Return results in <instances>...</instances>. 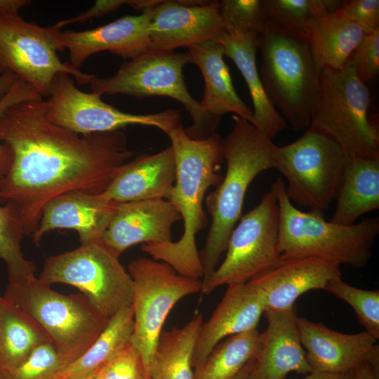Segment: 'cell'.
<instances>
[{"mask_svg": "<svg viewBox=\"0 0 379 379\" xmlns=\"http://www.w3.org/2000/svg\"><path fill=\"white\" fill-rule=\"evenodd\" d=\"M0 142L13 154L0 204L16 208L29 237L50 200L72 191L103 193L135 154L121 131L81 135L53 124L43 98L17 103L0 115Z\"/></svg>", "mask_w": 379, "mask_h": 379, "instance_id": "cell-1", "label": "cell"}, {"mask_svg": "<svg viewBox=\"0 0 379 379\" xmlns=\"http://www.w3.org/2000/svg\"><path fill=\"white\" fill-rule=\"evenodd\" d=\"M225 33L218 1H162L152 10L149 51L170 52L204 41H220Z\"/></svg>", "mask_w": 379, "mask_h": 379, "instance_id": "cell-15", "label": "cell"}, {"mask_svg": "<svg viewBox=\"0 0 379 379\" xmlns=\"http://www.w3.org/2000/svg\"><path fill=\"white\" fill-rule=\"evenodd\" d=\"M203 321L202 315L197 314L181 328L162 330L148 379H194L192 358Z\"/></svg>", "mask_w": 379, "mask_h": 379, "instance_id": "cell-28", "label": "cell"}, {"mask_svg": "<svg viewBox=\"0 0 379 379\" xmlns=\"http://www.w3.org/2000/svg\"><path fill=\"white\" fill-rule=\"evenodd\" d=\"M302 379H354V371L348 373L311 371Z\"/></svg>", "mask_w": 379, "mask_h": 379, "instance_id": "cell-43", "label": "cell"}, {"mask_svg": "<svg viewBox=\"0 0 379 379\" xmlns=\"http://www.w3.org/2000/svg\"><path fill=\"white\" fill-rule=\"evenodd\" d=\"M175 178V155L170 145L157 153L143 154L125 163L102 195L112 203L168 200Z\"/></svg>", "mask_w": 379, "mask_h": 379, "instance_id": "cell-23", "label": "cell"}, {"mask_svg": "<svg viewBox=\"0 0 379 379\" xmlns=\"http://www.w3.org/2000/svg\"><path fill=\"white\" fill-rule=\"evenodd\" d=\"M262 338L258 328L226 338L194 370V379H233L258 357Z\"/></svg>", "mask_w": 379, "mask_h": 379, "instance_id": "cell-31", "label": "cell"}, {"mask_svg": "<svg viewBox=\"0 0 379 379\" xmlns=\"http://www.w3.org/2000/svg\"><path fill=\"white\" fill-rule=\"evenodd\" d=\"M95 373L88 375H85V376H83V377L77 378H75V379H93Z\"/></svg>", "mask_w": 379, "mask_h": 379, "instance_id": "cell-47", "label": "cell"}, {"mask_svg": "<svg viewBox=\"0 0 379 379\" xmlns=\"http://www.w3.org/2000/svg\"><path fill=\"white\" fill-rule=\"evenodd\" d=\"M46 343L49 338L38 324L0 295V371L19 364Z\"/></svg>", "mask_w": 379, "mask_h": 379, "instance_id": "cell-30", "label": "cell"}, {"mask_svg": "<svg viewBox=\"0 0 379 379\" xmlns=\"http://www.w3.org/2000/svg\"><path fill=\"white\" fill-rule=\"evenodd\" d=\"M265 308L257 292L248 284L228 286L207 321L202 323L195 341L192 365H201L223 339L258 328Z\"/></svg>", "mask_w": 379, "mask_h": 379, "instance_id": "cell-21", "label": "cell"}, {"mask_svg": "<svg viewBox=\"0 0 379 379\" xmlns=\"http://www.w3.org/2000/svg\"><path fill=\"white\" fill-rule=\"evenodd\" d=\"M255 359L250 361L233 379H252Z\"/></svg>", "mask_w": 379, "mask_h": 379, "instance_id": "cell-46", "label": "cell"}, {"mask_svg": "<svg viewBox=\"0 0 379 379\" xmlns=\"http://www.w3.org/2000/svg\"><path fill=\"white\" fill-rule=\"evenodd\" d=\"M347 65L357 76L367 84L379 73V29L365 34L352 53Z\"/></svg>", "mask_w": 379, "mask_h": 379, "instance_id": "cell-38", "label": "cell"}, {"mask_svg": "<svg viewBox=\"0 0 379 379\" xmlns=\"http://www.w3.org/2000/svg\"><path fill=\"white\" fill-rule=\"evenodd\" d=\"M267 329L255 359L252 379H284L288 373L312 371L302 345L295 306L283 311L265 310Z\"/></svg>", "mask_w": 379, "mask_h": 379, "instance_id": "cell-22", "label": "cell"}, {"mask_svg": "<svg viewBox=\"0 0 379 379\" xmlns=\"http://www.w3.org/2000/svg\"><path fill=\"white\" fill-rule=\"evenodd\" d=\"M277 197L281 258L319 257L340 265L364 267L371 257L379 233V218H366L343 225L326 221L322 212H304L287 197L285 183L278 178L272 185Z\"/></svg>", "mask_w": 379, "mask_h": 379, "instance_id": "cell-5", "label": "cell"}, {"mask_svg": "<svg viewBox=\"0 0 379 379\" xmlns=\"http://www.w3.org/2000/svg\"><path fill=\"white\" fill-rule=\"evenodd\" d=\"M96 373L99 379H147L142 357L131 343Z\"/></svg>", "mask_w": 379, "mask_h": 379, "instance_id": "cell-37", "label": "cell"}, {"mask_svg": "<svg viewBox=\"0 0 379 379\" xmlns=\"http://www.w3.org/2000/svg\"><path fill=\"white\" fill-rule=\"evenodd\" d=\"M102 242L48 258L39 279L79 289L103 315L110 319L131 307L133 281L128 272Z\"/></svg>", "mask_w": 379, "mask_h": 379, "instance_id": "cell-10", "label": "cell"}, {"mask_svg": "<svg viewBox=\"0 0 379 379\" xmlns=\"http://www.w3.org/2000/svg\"><path fill=\"white\" fill-rule=\"evenodd\" d=\"M180 220V213L167 199L115 203L102 241L119 257L127 248L140 243L171 241L172 227Z\"/></svg>", "mask_w": 379, "mask_h": 379, "instance_id": "cell-19", "label": "cell"}, {"mask_svg": "<svg viewBox=\"0 0 379 379\" xmlns=\"http://www.w3.org/2000/svg\"><path fill=\"white\" fill-rule=\"evenodd\" d=\"M231 131L221 139L222 157L226 172L220 183L206 199L211 225L204 246L199 252L206 281L218 267L226 250L228 239L241 217L244 197L248 186L263 171L274 168L275 145L248 120L232 117Z\"/></svg>", "mask_w": 379, "mask_h": 379, "instance_id": "cell-3", "label": "cell"}, {"mask_svg": "<svg viewBox=\"0 0 379 379\" xmlns=\"http://www.w3.org/2000/svg\"><path fill=\"white\" fill-rule=\"evenodd\" d=\"M297 324L312 371L348 373L364 364L379 370L378 340L367 332L342 333L303 317Z\"/></svg>", "mask_w": 379, "mask_h": 379, "instance_id": "cell-17", "label": "cell"}, {"mask_svg": "<svg viewBox=\"0 0 379 379\" xmlns=\"http://www.w3.org/2000/svg\"><path fill=\"white\" fill-rule=\"evenodd\" d=\"M368 86L347 65L324 69L310 126L328 135L352 157L379 159V131L368 118Z\"/></svg>", "mask_w": 379, "mask_h": 379, "instance_id": "cell-9", "label": "cell"}, {"mask_svg": "<svg viewBox=\"0 0 379 379\" xmlns=\"http://www.w3.org/2000/svg\"><path fill=\"white\" fill-rule=\"evenodd\" d=\"M130 0H97L94 5L86 11L69 18L58 21L53 25L49 26L53 29L60 30L65 26L74 24L83 23L90 20L104 16L112 13L122 6L128 5Z\"/></svg>", "mask_w": 379, "mask_h": 379, "instance_id": "cell-41", "label": "cell"}, {"mask_svg": "<svg viewBox=\"0 0 379 379\" xmlns=\"http://www.w3.org/2000/svg\"><path fill=\"white\" fill-rule=\"evenodd\" d=\"M338 9L365 34L379 29L378 0L342 1Z\"/></svg>", "mask_w": 379, "mask_h": 379, "instance_id": "cell-40", "label": "cell"}, {"mask_svg": "<svg viewBox=\"0 0 379 379\" xmlns=\"http://www.w3.org/2000/svg\"><path fill=\"white\" fill-rule=\"evenodd\" d=\"M257 48L268 100L294 131L308 128L319 94L321 70L305 33L264 23Z\"/></svg>", "mask_w": 379, "mask_h": 379, "instance_id": "cell-4", "label": "cell"}, {"mask_svg": "<svg viewBox=\"0 0 379 379\" xmlns=\"http://www.w3.org/2000/svg\"><path fill=\"white\" fill-rule=\"evenodd\" d=\"M341 279L340 265L319 257L284 258L247 282L259 295L265 310L283 311L311 290H326Z\"/></svg>", "mask_w": 379, "mask_h": 379, "instance_id": "cell-16", "label": "cell"}, {"mask_svg": "<svg viewBox=\"0 0 379 379\" xmlns=\"http://www.w3.org/2000/svg\"><path fill=\"white\" fill-rule=\"evenodd\" d=\"M42 98L33 86L17 78L10 90L0 100V115L17 103ZM13 154L10 147L5 143L0 142V187L10 169Z\"/></svg>", "mask_w": 379, "mask_h": 379, "instance_id": "cell-39", "label": "cell"}, {"mask_svg": "<svg viewBox=\"0 0 379 379\" xmlns=\"http://www.w3.org/2000/svg\"><path fill=\"white\" fill-rule=\"evenodd\" d=\"M115 203L100 194L72 191L50 200L44 206L39 225L31 236L38 244L54 230L77 231L81 245L102 242V236L114 211Z\"/></svg>", "mask_w": 379, "mask_h": 379, "instance_id": "cell-20", "label": "cell"}, {"mask_svg": "<svg viewBox=\"0 0 379 379\" xmlns=\"http://www.w3.org/2000/svg\"><path fill=\"white\" fill-rule=\"evenodd\" d=\"M242 74L253 105L250 123L270 140L288 127L287 121L271 104L256 65L257 37L225 33L220 41Z\"/></svg>", "mask_w": 379, "mask_h": 379, "instance_id": "cell-26", "label": "cell"}, {"mask_svg": "<svg viewBox=\"0 0 379 379\" xmlns=\"http://www.w3.org/2000/svg\"><path fill=\"white\" fill-rule=\"evenodd\" d=\"M379 370L369 364H364L354 371V379H378Z\"/></svg>", "mask_w": 379, "mask_h": 379, "instance_id": "cell-44", "label": "cell"}, {"mask_svg": "<svg viewBox=\"0 0 379 379\" xmlns=\"http://www.w3.org/2000/svg\"><path fill=\"white\" fill-rule=\"evenodd\" d=\"M133 329V312L131 307L110 318L106 328L89 348L62 368L54 379H75L95 373L131 343Z\"/></svg>", "mask_w": 379, "mask_h": 379, "instance_id": "cell-29", "label": "cell"}, {"mask_svg": "<svg viewBox=\"0 0 379 379\" xmlns=\"http://www.w3.org/2000/svg\"><path fill=\"white\" fill-rule=\"evenodd\" d=\"M340 0H263V24L304 32L317 16L334 11Z\"/></svg>", "mask_w": 379, "mask_h": 379, "instance_id": "cell-33", "label": "cell"}, {"mask_svg": "<svg viewBox=\"0 0 379 379\" xmlns=\"http://www.w3.org/2000/svg\"><path fill=\"white\" fill-rule=\"evenodd\" d=\"M4 297L38 324L66 365L89 348L109 321L84 294L60 293L35 276L8 282Z\"/></svg>", "mask_w": 379, "mask_h": 379, "instance_id": "cell-6", "label": "cell"}, {"mask_svg": "<svg viewBox=\"0 0 379 379\" xmlns=\"http://www.w3.org/2000/svg\"><path fill=\"white\" fill-rule=\"evenodd\" d=\"M49 26L44 27L24 20L19 13L0 14V74L8 71L48 97L54 77L65 73L81 85L95 77L62 62L57 51H63Z\"/></svg>", "mask_w": 379, "mask_h": 379, "instance_id": "cell-13", "label": "cell"}, {"mask_svg": "<svg viewBox=\"0 0 379 379\" xmlns=\"http://www.w3.org/2000/svg\"><path fill=\"white\" fill-rule=\"evenodd\" d=\"M326 291L349 304L354 310L360 324L364 327L365 331L378 340V290L371 291L358 288L340 279L329 283Z\"/></svg>", "mask_w": 379, "mask_h": 379, "instance_id": "cell-34", "label": "cell"}, {"mask_svg": "<svg viewBox=\"0 0 379 379\" xmlns=\"http://www.w3.org/2000/svg\"><path fill=\"white\" fill-rule=\"evenodd\" d=\"M219 7L226 33L258 36L263 25V0H222Z\"/></svg>", "mask_w": 379, "mask_h": 379, "instance_id": "cell-35", "label": "cell"}, {"mask_svg": "<svg viewBox=\"0 0 379 379\" xmlns=\"http://www.w3.org/2000/svg\"><path fill=\"white\" fill-rule=\"evenodd\" d=\"M93 379H99V378H98V375H97V373H95Z\"/></svg>", "mask_w": 379, "mask_h": 379, "instance_id": "cell-48", "label": "cell"}, {"mask_svg": "<svg viewBox=\"0 0 379 379\" xmlns=\"http://www.w3.org/2000/svg\"><path fill=\"white\" fill-rule=\"evenodd\" d=\"M66 365L51 343L36 347L22 362L1 371L0 379H54Z\"/></svg>", "mask_w": 379, "mask_h": 379, "instance_id": "cell-36", "label": "cell"}, {"mask_svg": "<svg viewBox=\"0 0 379 379\" xmlns=\"http://www.w3.org/2000/svg\"><path fill=\"white\" fill-rule=\"evenodd\" d=\"M128 272L133 281L134 329L131 344L140 354L148 379L167 316L181 299L201 291L202 281L182 276L169 265L150 258L133 260Z\"/></svg>", "mask_w": 379, "mask_h": 379, "instance_id": "cell-11", "label": "cell"}, {"mask_svg": "<svg viewBox=\"0 0 379 379\" xmlns=\"http://www.w3.org/2000/svg\"><path fill=\"white\" fill-rule=\"evenodd\" d=\"M175 159L176 178L170 201L183 220V232L177 241L143 244L141 250L152 259L164 262L178 274L194 279L203 278L196 236L208 224L203 208L207 190L222 180L219 172L222 159L218 133L204 140L190 138L180 123L167 135Z\"/></svg>", "mask_w": 379, "mask_h": 379, "instance_id": "cell-2", "label": "cell"}, {"mask_svg": "<svg viewBox=\"0 0 379 379\" xmlns=\"http://www.w3.org/2000/svg\"><path fill=\"white\" fill-rule=\"evenodd\" d=\"M24 227L16 208L0 206V260L6 265L8 282L16 283L34 276V264L25 259L21 250Z\"/></svg>", "mask_w": 379, "mask_h": 379, "instance_id": "cell-32", "label": "cell"}, {"mask_svg": "<svg viewBox=\"0 0 379 379\" xmlns=\"http://www.w3.org/2000/svg\"><path fill=\"white\" fill-rule=\"evenodd\" d=\"M190 62L197 65L204 80L201 104L211 117L221 120L233 113L251 121L253 110L240 98L233 86L230 69L224 60V47L218 41H208L187 47Z\"/></svg>", "mask_w": 379, "mask_h": 379, "instance_id": "cell-24", "label": "cell"}, {"mask_svg": "<svg viewBox=\"0 0 379 379\" xmlns=\"http://www.w3.org/2000/svg\"><path fill=\"white\" fill-rule=\"evenodd\" d=\"M46 104L51 122L81 135L134 125L154 127L168 135L180 123V113L174 109L147 114L122 112L102 101L101 95L79 90L73 77L65 73L54 77Z\"/></svg>", "mask_w": 379, "mask_h": 379, "instance_id": "cell-14", "label": "cell"}, {"mask_svg": "<svg viewBox=\"0 0 379 379\" xmlns=\"http://www.w3.org/2000/svg\"><path fill=\"white\" fill-rule=\"evenodd\" d=\"M239 221L228 239L224 260L202 281L201 292L204 294L222 285L246 284L281 260L279 206L272 185L260 202Z\"/></svg>", "mask_w": 379, "mask_h": 379, "instance_id": "cell-12", "label": "cell"}, {"mask_svg": "<svg viewBox=\"0 0 379 379\" xmlns=\"http://www.w3.org/2000/svg\"><path fill=\"white\" fill-rule=\"evenodd\" d=\"M336 209L331 221L350 225L379 208V159L351 157L336 194Z\"/></svg>", "mask_w": 379, "mask_h": 379, "instance_id": "cell-27", "label": "cell"}, {"mask_svg": "<svg viewBox=\"0 0 379 379\" xmlns=\"http://www.w3.org/2000/svg\"><path fill=\"white\" fill-rule=\"evenodd\" d=\"M31 4L29 0H0V14L19 13V11Z\"/></svg>", "mask_w": 379, "mask_h": 379, "instance_id": "cell-42", "label": "cell"}, {"mask_svg": "<svg viewBox=\"0 0 379 379\" xmlns=\"http://www.w3.org/2000/svg\"><path fill=\"white\" fill-rule=\"evenodd\" d=\"M304 33L321 71L345 69L365 35L363 30L339 9L314 18Z\"/></svg>", "mask_w": 379, "mask_h": 379, "instance_id": "cell-25", "label": "cell"}, {"mask_svg": "<svg viewBox=\"0 0 379 379\" xmlns=\"http://www.w3.org/2000/svg\"><path fill=\"white\" fill-rule=\"evenodd\" d=\"M17 77L12 72L5 71L0 75V100L10 90Z\"/></svg>", "mask_w": 379, "mask_h": 379, "instance_id": "cell-45", "label": "cell"}, {"mask_svg": "<svg viewBox=\"0 0 379 379\" xmlns=\"http://www.w3.org/2000/svg\"><path fill=\"white\" fill-rule=\"evenodd\" d=\"M190 62L187 52L147 51L124 62L117 73L104 78L95 77L90 83L92 92L100 95L122 94L138 99L165 96L182 103L192 119L185 128L187 135L204 140L216 134L221 120L209 116L201 102L189 93L182 74Z\"/></svg>", "mask_w": 379, "mask_h": 379, "instance_id": "cell-7", "label": "cell"}, {"mask_svg": "<svg viewBox=\"0 0 379 379\" xmlns=\"http://www.w3.org/2000/svg\"><path fill=\"white\" fill-rule=\"evenodd\" d=\"M351 157L328 135L310 126L295 141L275 146L273 162L287 180L291 201L324 213L335 199Z\"/></svg>", "mask_w": 379, "mask_h": 379, "instance_id": "cell-8", "label": "cell"}, {"mask_svg": "<svg viewBox=\"0 0 379 379\" xmlns=\"http://www.w3.org/2000/svg\"><path fill=\"white\" fill-rule=\"evenodd\" d=\"M153 9L137 15H125L92 29H53V34L63 49L68 50L69 63L79 69L91 55L105 51L131 60L149 50Z\"/></svg>", "mask_w": 379, "mask_h": 379, "instance_id": "cell-18", "label": "cell"}]
</instances>
